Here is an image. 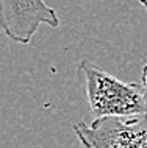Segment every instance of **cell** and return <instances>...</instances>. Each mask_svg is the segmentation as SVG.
Returning a JSON list of instances; mask_svg holds the SVG:
<instances>
[{
  "instance_id": "obj_1",
  "label": "cell",
  "mask_w": 147,
  "mask_h": 148,
  "mask_svg": "<svg viewBox=\"0 0 147 148\" xmlns=\"http://www.w3.org/2000/svg\"><path fill=\"white\" fill-rule=\"evenodd\" d=\"M78 70L85 75L86 98L96 119H132L146 114L141 83L122 81L86 58L80 61Z\"/></svg>"
},
{
  "instance_id": "obj_2",
  "label": "cell",
  "mask_w": 147,
  "mask_h": 148,
  "mask_svg": "<svg viewBox=\"0 0 147 148\" xmlns=\"http://www.w3.org/2000/svg\"><path fill=\"white\" fill-rule=\"evenodd\" d=\"M85 148H147V114L132 119H96L72 125Z\"/></svg>"
},
{
  "instance_id": "obj_3",
  "label": "cell",
  "mask_w": 147,
  "mask_h": 148,
  "mask_svg": "<svg viewBox=\"0 0 147 148\" xmlns=\"http://www.w3.org/2000/svg\"><path fill=\"white\" fill-rule=\"evenodd\" d=\"M141 84H142V87H144V101H146V114H147V64L142 67Z\"/></svg>"
},
{
  "instance_id": "obj_4",
  "label": "cell",
  "mask_w": 147,
  "mask_h": 148,
  "mask_svg": "<svg viewBox=\"0 0 147 148\" xmlns=\"http://www.w3.org/2000/svg\"><path fill=\"white\" fill-rule=\"evenodd\" d=\"M138 2H139L141 5H142V8H144V10L147 11V0H138Z\"/></svg>"
}]
</instances>
